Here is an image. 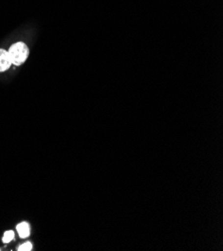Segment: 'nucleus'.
Returning a JSON list of instances; mask_svg holds the SVG:
<instances>
[{
    "label": "nucleus",
    "mask_w": 223,
    "mask_h": 251,
    "mask_svg": "<svg viewBox=\"0 0 223 251\" xmlns=\"http://www.w3.org/2000/svg\"><path fill=\"white\" fill-rule=\"evenodd\" d=\"M14 239V232L12 230H8V231H5L4 235H3V242L4 243H9L10 241H12Z\"/></svg>",
    "instance_id": "obj_4"
},
{
    "label": "nucleus",
    "mask_w": 223,
    "mask_h": 251,
    "mask_svg": "<svg viewBox=\"0 0 223 251\" xmlns=\"http://www.w3.org/2000/svg\"><path fill=\"white\" fill-rule=\"evenodd\" d=\"M32 249V243L31 242H26L18 247V251H30Z\"/></svg>",
    "instance_id": "obj_5"
},
{
    "label": "nucleus",
    "mask_w": 223,
    "mask_h": 251,
    "mask_svg": "<svg viewBox=\"0 0 223 251\" xmlns=\"http://www.w3.org/2000/svg\"><path fill=\"white\" fill-rule=\"evenodd\" d=\"M12 65L8 51L5 49L0 48V73L5 72Z\"/></svg>",
    "instance_id": "obj_2"
},
{
    "label": "nucleus",
    "mask_w": 223,
    "mask_h": 251,
    "mask_svg": "<svg viewBox=\"0 0 223 251\" xmlns=\"http://www.w3.org/2000/svg\"><path fill=\"white\" fill-rule=\"evenodd\" d=\"M8 54L12 65L20 66L25 62L29 56V48L24 42H16L9 47Z\"/></svg>",
    "instance_id": "obj_1"
},
{
    "label": "nucleus",
    "mask_w": 223,
    "mask_h": 251,
    "mask_svg": "<svg viewBox=\"0 0 223 251\" xmlns=\"http://www.w3.org/2000/svg\"><path fill=\"white\" fill-rule=\"evenodd\" d=\"M17 232L20 238H27L30 235V226L27 222H21L17 226Z\"/></svg>",
    "instance_id": "obj_3"
}]
</instances>
